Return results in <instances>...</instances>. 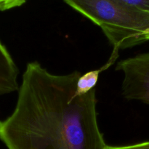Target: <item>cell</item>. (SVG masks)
<instances>
[{"label":"cell","instance_id":"6da1fadb","mask_svg":"<svg viewBox=\"0 0 149 149\" xmlns=\"http://www.w3.org/2000/svg\"><path fill=\"white\" fill-rule=\"evenodd\" d=\"M81 75H57L36 61L27 64L15 108L0 121V141L7 149H106L95 90L77 93Z\"/></svg>","mask_w":149,"mask_h":149},{"label":"cell","instance_id":"7a4b0ae2","mask_svg":"<svg viewBox=\"0 0 149 149\" xmlns=\"http://www.w3.org/2000/svg\"><path fill=\"white\" fill-rule=\"evenodd\" d=\"M101 29L114 51L149 40V13L118 0H63Z\"/></svg>","mask_w":149,"mask_h":149},{"label":"cell","instance_id":"3957f363","mask_svg":"<svg viewBox=\"0 0 149 149\" xmlns=\"http://www.w3.org/2000/svg\"><path fill=\"white\" fill-rule=\"evenodd\" d=\"M116 69L124 74L122 95L149 105V52L120 61Z\"/></svg>","mask_w":149,"mask_h":149},{"label":"cell","instance_id":"277c9868","mask_svg":"<svg viewBox=\"0 0 149 149\" xmlns=\"http://www.w3.org/2000/svg\"><path fill=\"white\" fill-rule=\"evenodd\" d=\"M18 69L2 43L0 42V95L19 90Z\"/></svg>","mask_w":149,"mask_h":149},{"label":"cell","instance_id":"5b68a950","mask_svg":"<svg viewBox=\"0 0 149 149\" xmlns=\"http://www.w3.org/2000/svg\"><path fill=\"white\" fill-rule=\"evenodd\" d=\"M100 71L101 70H95L80 76L77 81V95H82L94 90L98 81L99 74Z\"/></svg>","mask_w":149,"mask_h":149},{"label":"cell","instance_id":"8992f818","mask_svg":"<svg viewBox=\"0 0 149 149\" xmlns=\"http://www.w3.org/2000/svg\"><path fill=\"white\" fill-rule=\"evenodd\" d=\"M134 9L149 13V0H118Z\"/></svg>","mask_w":149,"mask_h":149},{"label":"cell","instance_id":"52a82bcc","mask_svg":"<svg viewBox=\"0 0 149 149\" xmlns=\"http://www.w3.org/2000/svg\"><path fill=\"white\" fill-rule=\"evenodd\" d=\"M27 0H0V11H5L15 7H20Z\"/></svg>","mask_w":149,"mask_h":149},{"label":"cell","instance_id":"ba28073f","mask_svg":"<svg viewBox=\"0 0 149 149\" xmlns=\"http://www.w3.org/2000/svg\"><path fill=\"white\" fill-rule=\"evenodd\" d=\"M106 149H149V141L139 143L133 145L123 146H107Z\"/></svg>","mask_w":149,"mask_h":149}]
</instances>
